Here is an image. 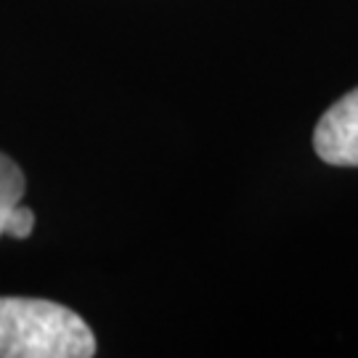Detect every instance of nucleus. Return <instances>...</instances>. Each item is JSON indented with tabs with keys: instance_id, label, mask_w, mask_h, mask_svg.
Instances as JSON below:
<instances>
[{
	"instance_id": "obj_1",
	"label": "nucleus",
	"mask_w": 358,
	"mask_h": 358,
	"mask_svg": "<svg viewBox=\"0 0 358 358\" xmlns=\"http://www.w3.org/2000/svg\"><path fill=\"white\" fill-rule=\"evenodd\" d=\"M96 334L72 308L40 297H0V358H90Z\"/></svg>"
},
{
	"instance_id": "obj_2",
	"label": "nucleus",
	"mask_w": 358,
	"mask_h": 358,
	"mask_svg": "<svg viewBox=\"0 0 358 358\" xmlns=\"http://www.w3.org/2000/svg\"><path fill=\"white\" fill-rule=\"evenodd\" d=\"M313 149L327 165L358 167V88L321 115L313 130Z\"/></svg>"
},
{
	"instance_id": "obj_3",
	"label": "nucleus",
	"mask_w": 358,
	"mask_h": 358,
	"mask_svg": "<svg viewBox=\"0 0 358 358\" xmlns=\"http://www.w3.org/2000/svg\"><path fill=\"white\" fill-rule=\"evenodd\" d=\"M27 189V178L22 167L13 162L8 154L0 152V236H6L11 213L22 205Z\"/></svg>"
},
{
	"instance_id": "obj_4",
	"label": "nucleus",
	"mask_w": 358,
	"mask_h": 358,
	"mask_svg": "<svg viewBox=\"0 0 358 358\" xmlns=\"http://www.w3.org/2000/svg\"><path fill=\"white\" fill-rule=\"evenodd\" d=\"M32 231H35V213L24 205H16V210L11 213V220H8L6 236H13V239H27Z\"/></svg>"
}]
</instances>
